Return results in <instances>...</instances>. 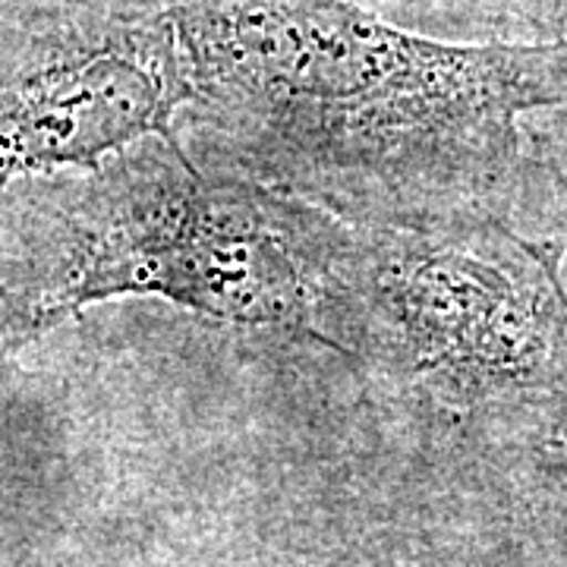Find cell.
<instances>
[{
	"mask_svg": "<svg viewBox=\"0 0 567 567\" xmlns=\"http://www.w3.org/2000/svg\"><path fill=\"white\" fill-rule=\"evenodd\" d=\"M13 328L39 334L114 297H164L212 319L341 341L312 212L205 171L181 140L130 145L51 212L39 249L3 281Z\"/></svg>",
	"mask_w": 567,
	"mask_h": 567,
	"instance_id": "7a4b0ae2",
	"label": "cell"
},
{
	"mask_svg": "<svg viewBox=\"0 0 567 567\" xmlns=\"http://www.w3.org/2000/svg\"><path fill=\"white\" fill-rule=\"evenodd\" d=\"M312 212V208H309ZM344 353L451 410L543 394L567 357L561 246L511 234L507 252L445 221H360L312 212Z\"/></svg>",
	"mask_w": 567,
	"mask_h": 567,
	"instance_id": "3957f363",
	"label": "cell"
},
{
	"mask_svg": "<svg viewBox=\"0 0 567 567\" xmlns=\"http://www.w3.org/2000/svg\"><path fill=\"white\" fill-rule=\"evenodd\" d=\"M565 442H567V439H565Z\"/></svg>",
	"mask_w": 567,
	"mask_h": 567,
	"instance_id": "8992f818",
	"label": "cell"
},
{
	"mask_svg": "<svg viewBox=\"0 0 567 567\" xmlns=\"http://www.w3.org/2000/svg\"><path fill=\"white\" fill-rule=\"evenodd\" d=\"M186 102L167 0H41L0 17V203L148 136L181 140Z\"/></svg>",
	"mask_w": 567,
	"mask_h": 567,
	"instance_id": "277c9868",
	"label": "cell"
},
{
	"mask_svg": "<svg viewBox=\"0 0 567 567\" xmlns=\"http://www.w3.org/2000/svg\"><path fill=\"white\" fill-rule=\"evenodd\" d=\"M425 22H524L565 25L567 0H382Z\"/></svg>",
	"mask_w": 567,
	"mask_h": 567,
	"instance_id": "5b68a950",
	"label": "cell"
},
{
	"mask_svg": "<svg viewBox=\"0 0 567 567\" xmlns=\"http://www.w3.org/2000/svg\"><path fill=\"white\" fill-rule=\"evenodd\" d=\"M189 102L177 133L312 212L445 221L517 155V121L567 104V39L445 41L360 0H167Z\"/></svg>",
	"mask_w": 567,
	"mask_h": 567,
	"instance_id": "6da1fadb",
	"label": "cell"
}]
</instances>
